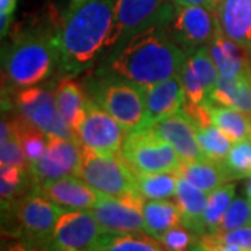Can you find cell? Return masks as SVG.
<instances>
[{"label":"cell","instance_id":"cell-46","mask_svg":"<svg viewBox=\"0 0 251 251\" xmlns=\"http://www.w3.org/2000/svg\"><path fill=\"white\" fill-rule=\"evenodd\" d=\"M209 1H211V9H212V10H214V11H215L216 7L219 6V3H221L222 0H209Z\"/></svg>","mask_w":251,"mask_h":251},{"label":"cell","instance_id":"cell-24","mask_svg":"<svg viewBox=\"0 0 251 251\" xmlns=\"http://www.w3.org/2000/svg\"><path fill=\"white\" fill-rule=\"evenodd\" d=\"M177 175L205 193H211L229 181L222 163L211 161L183 162Z\"/></svg>","mask_w":251,"mask_h":251},{"label":"cell","instance_id":"cell-33","mask_svg":"<svg viewBox=\"0 0 251 251\" xmlns=\"http://www.w3.org/2000/svg\"><path fill=\"white\" fill-rule=\"evenodd\" d=\"M222 168L229 181L242 180L251 175V140L232 144V148L222 162Z\"/></svg>","mask_w":251,"mask_h":251},{"label":"cell","instance_id":"cell-1","mask_svg":"<svg viewBox=\"0 0 251 251\" xmlns=\"http://www.w3.org/2000/svg\"><path fill=\"white\" fill-rule=\"evenodd\" d=\"M59 72L75 77L88 70L109 46L117 45L120 31L115 16V0H88L70 7L59 32Z\"/></svg>","mask_w":251,"mask_h":251},{"label":"cell","instance_id":"cell-30","mask_svg":"<svg viewBox=\"0 0 251 251\" xmlns=\"http://www.w3.org/2000/svg\"><path fill=\"white\" fill-rule=\"evenodd\" d=\"M34 188L29 171H23L13 166L0 168V196L1 206H7Z\"/></svg>","mask_w":251,"mask_h":251},{"label":"cell","instance_id":"cell-45","mask_svg":"<svg viewBox=\"0 0 251 251\" xmlns=\"http://www.w3.org/2000/svg\"><path fill=\"white\" fill-rule=\"evenodd\" d=\"M85 1H88V0H72L70 7H77V6H81V4H82V3H85Z\"/></svg>","mask_w":251,"mask_h":251},{"label":"cell","instance_id":"cell-14","mask_svg":"<svg viewBox=\"0 0 251 251\" xmlns=\"http://www.w3.org/2000/svg\"><path fill=\"white\" fill-rule=\"evenodd\" d=\"M143 197H112L102 194L91 211L106 233H145Z\"/></svg>","mask_w":251,"mask_h":251},{"label":"cell","instance_id":"cell-41","mask_svg":"<svg viewBox=\"0 0 251 251\" xmlns=\"http://www.w3.org/2000/svg\"><path fill=\"white\" fill-rule=\"evenodd\" d=\"M173 1H175V4H183V6H188V4H193V6H205L208 9H211V1L209 0H173Z\"/></svg>","mask_w":251,"mask_h":251},{"label":"cell","instance_id":"cell-35","mask_svg":"<svg viewBox=\"0 0 251 251\" xmlns=\"http://www.w3.org/2000/svg\"><path fill=\"white\" fill-rule=\"evenodd\" d=\"M251 225V202L247 197H234L227 211L225 212L215 233H226Z\"/></svg>","mask_w":251,"mask_h":251},{"label":"cell","instance_id":"cell-28","mask_svg":"<svg viewBox=\"0 0 251 251\" xmlns=\"http://www.w3.org/2000/svg\"><path fill=\"white\" fill-rule=\"evenodd\" d=\"M11 122H13L16 133H17L18 138L21 141L28 163L31 166L35 162L39 161L42 158V155L45 153L49 137L42 130H39L36 126L31 125L29 122H27L20 115L11 117Z\"/></svg>","mask_w":251,"mask_h":251},{"label":"cell","instance_id":"cell-22","mask_svg":"<svg viewBox=\"0 0 251 251\" xmlns=\"http://www.w3.org/2000/svg\"><path fill=\"white\" fill-rule=\"evenodd\" d=\"M211 102L239 109L251 116V72L239 78H224L219 75L215 90L211 94Z\"/></svg>","mask_w":251,"mask_h":251},{"label":"cell","instance_id":"cell-38","mask_svg":"<svg viewBox=\"0 0 251 251\" xmlns=\"http://www.w3.org/2000/svg\"><path fill=\"white\" fill-rule=\"evenodd\" d=\"M200 236L180 224L158 240L165 251H194Z\"/></svg>","mask_w":251,"mask_h":251},{"label":"cell","instance_id":"cell-4","mask_svg":"<svg viewBox=\"0 0 251 251\" xmlns=\"http://www.w3.org/2000/svg\"><path fill=\"white\" fill-rule=\"evenodd\" d=\"M66 209L31 190L13 204L1 206L3 233L25 242L36 250H46L54 226Z\"/></svg>","mask_w":251,"mask_h":251},{"label":"cell","instance_id":"cell-15","mask_svg":"<svg viewBox=\"0 0 251 251\" xmlns=\"http://www.w3.org/2000/svg\"><path fill=\"white\" fill-rule=\"evenodd\" d=\"M150 128L171 144L183 162L208 161L198 143L197 126L186 113L165 117Z\"/></svg>","mask_w":251,"mask_h":251},{"label":"cell","instance_id":"cell-37","mask_svg":"<svg viewBox=\"0 0 251 251\" xmlns=\"http://www.w3.org/2000/svg\"><path fill=\"white\" fill-rule=\"evenodd\" d=\"M198 246L214 247V246H237L244 250L251 251V226L240 227L226 233H206L200 236Z\"/></svg>","mask_w":251,"mask_h":251},{"label":"cell","instance_id":"cell-50","mask_svg":"<svg viewBox=\"0 0 251 251\" xmlns=\"http://www.w3.org/2000/svg\"><path fill=\"white\" fill-rule=\"evenodd\" d=\"M250 226H251V225H250Z\"/></svg>","mask_w":251,"mask_h":251},{"label":"cell","instance_id":"cell-19","mask_svg":"<svg viewBox=\"0 0 251 251\" xmlns=\"http://www.w3.org/2000/svg\"><path fill=\"white\" fill-rule=\"evenodd\" d=\"M208 49L221 77L239 78L251 72L250 50L222 34H216Z\"/></svg>","mask_w":251,"mask_h":251},{"label":"cell","instance_id":"cell-48","mask_svg":"<svg viewBox=\"0 0 251 251\" xmlns=\"http://www.w3.org/2000/svg\"><path fill=\"white\" fill-rule=\"evenodd\" d=\"M39 251H48V250H45V249H44V250H39Z\"/></svg>","mask_w":251,"mask_h":251},{"label":"cell","instance_id":"cell-2","mask_svg":"<svg viewBox=\"0 0 251 251\" xmlns=\"http://www.w3.org/2000/svg\"><path fill=\"white\" fill-rule=\"evenodd\" d=\"M186 59V52L172 41L165 28H151L116 48L108 72L145 88L179 77Z\"/></svg>","mask_w":251,"mask_h":251},{"label":"cell","instance_id":"cell-36","mask_svg":"<svg viewBox=\"0 0 251 251\" xmlns=\"http://www.w3.org/2000/svg\"><path fill=\"white\" fill-rule=\"evenodd\" d=\"M179 80L183 85V90L186 92V99L191 103L201 105V106H211L214 105L209 99V95L206 94L202 82L200 81L197 74L194 72L193 66L188 62V57L186 59L184 64L181 66L179 73Z\"/></svg>","mask_w":251,"mask_h":251},{"label":"cell","instance_id":"cell-3","mask_svg":"<svg viewBox=\"0 0 251 251\" xmlns=\"http://www.w3.org/2000/svg\"><path fill=\"white\" fill-rule=\"evenodd\" d=\"M59 28L31 27L18 32L3 53V78L13 88H28L59 70Z\"/></svg>","mask_w":251,"mask_h":251},{"label":"cell","instance_id":"cell-27","mask_svg":"<svg viewBox=\"0 0 251 251\" xmlns=\"http://www.w3.org/2000/svg\"><path fill=\"white\" fill-rule=\"evenodd\" d=\"M94 251H165L145 233H105Z\"/></svg>","mask_w":251,"mask_h":251},{"label":"cell","instance_id":"cell-5","mask_svg":"<svg viewBox=\"0 0 251 251\" xmlns=\"http://www.w3.org/2000/svg\"><path fill=\"white\" fill-rule=\"evenodd\" d=\"M91 97L99 106L115 117L127 133L138 130L145 116L144 88L133 81L106 72L88 82Z\"/></svg>","mask_w":251,"mask_h":251},{"label":"cell","instance_id":"cell-21","mask_svg":"<svg viewBox=\"0 0 251 251\" xmlns=\"http://www.w3.org/2000/svg\"><path fill=\"white\" fill-rule=\"evenodd\" d=\"M54 97L60 115L77 134L85 116L90 99L87 97L84 87L78 81L73 80V77H64L57 84L54 90Z\"/></svg>","mask_w":251,"mask_h":251},{"label":"cell","instance_id":"cell-34","mask_svg":"<svg viewBox=\"0 0 251 251\" xmlns=\"http://www.w3.org/2000/svg\"><path fill=\"white\" fill-rule=\"evenodd\" d=\"M187 57L188 62L193 66L194 72L197 74L200 81L202 82L206 94L209 95V99H211V94L215 90L216 81L219 78V73H218L215 63L211 57L208 46L200 48L196 52L187 54Z\"/></svg>","mask_w":251,"mask_h":251},{"label":"cell","instance_id":"cell-32","mask_svg":"<svg viewBox=\"0 0 251 251\" xmlns=\"http://www.w3.org/2000/svg\"><path fill=\"white\" fill-rule=\"evenodd\" d=\"M197 138L202 153L208 161L222 163L232 148V141L221 128L209 123L197 127Z\"/></svg>","mask_w":251,"mask_h":251},{"label":"cell","instance_id":"cell-10","mask_svg":"<svg viewBox=\"0 0 251 251\" xmlns=\"http://www.w3.org/2000/svg\"><path fill=\"white\" fill-rule=\"evenodd\" d=\"M173 0H115V16L120 31L117 48L151 28H166L175 14Z\"/></svg>","mask_w":251,"mask_h":251},{"label":"cell","instance_id":"cell-18","mask_svg":"<svg viewBox=\"0 0 251 251\" xmlns=\"http://www.w3.org/2000/svg\"><path fill=\"white\" fill-rule=\"evenodd\" d=\"M215 16L219 34L250 49L251 0H222Z\"/></svg>","mask_w":251,"mask_h":251},{"label":"cell","instance_id":"cell-17","mask_svg":"<svg viewBox=\"0 0 251 251\" xmlns=\"http://www.w3.org/2000/svg\"><path fill=\"white\" fill-rule=\"evenodd\" d=\"M145 116L140 128H150L165 117L179 113L186 100V92L179 77L156 82L144 88Z\"/></svg>","mask_w":251,"mask_h":251},{"label":"cell","instance_id":"cell-26","mask_svg":"<svg viewBox=\"0 0 251 251\" xmlns=\"http://www.w3.org/2000/svg\"><path fill=\"white\" fill-rule=\"evenodd\" d=\"M137 190L144 200H169L176 197L177 173H138L134 172Z\"/></svg>","mask_w":251,"mask_h":251},{"label":"cell","instance_id":"cell-8","mask_svg":"<svg viewBox=\"0 0 251 251\" xmlns=\"http://www.w3.org/2000/svg\"><path fill=\"white\" fill-rule=\"evenodd\" d=\"M14 105L20 116L36 126L48 137L78 140L75 131L66 123L59 112L54 91L36 85L23 88L16 94Z\"/></svg>","mask_w":251,"mask_h":251},{"label":"cell","instance_id":"cell-12","mask_svg":"<svg viewBox=\"0 0 251 251\" xmlns=\"http://www.w3.org/2000/svg\"><path fill=\"white\" fill-rule=\"evenodd\" d=\"M127 131L92 98L88 99L85 116L77 131L81 145L102 155L120 153Z\"/></svg>","mask_w":251,"mask_h":251},{"label":"cell","instance_id":"cell-43","mask_svg":"<svg viewBox=\"0 0 251 251\" xmlns=\"http://www.w3.org/2000/svg\"><path fill=\"white\" fill-rule=\"evenodd\" d=\"M0 21H1V25H0V32H1V38L7 35V31H9L10 23H11V16L7 14H0Z\"/></svg>","mask_w":251,"mask_h":251},{"label":"cell","instance_id":"cell-42","mask_svg":"<svg viewBox=\"0 0 251 251\" xmlns=\"http://www.w3.org/2000/svg\"><path fill=\"white\" fill-rule=\"evenodd\" d=\"M3 251H39V250H36V249H34V247H31L29 244H27L25 242H17V243H14V244H11V246H9L6 250H3Z\"/></svg>","mask_w":251,"mask_h":251},{"label":"cell","instance_id":"cell-44","mask_svg":"<svg viewBox=\"0 0 251 251\" xmlns=\"http://www.w3.org/2000/svg\"><path fill=\"white\" fill-rule=\"evenodd\" d=\"M246 197L251 202V175L247 177V183H246Z\"/></svg>","mask_w":251,"mask_h":251},{"label":"cell","instance_id":"cell-25","mask_svg":"<svg viewBox=\"0 0 251 251\" xmlns=\"http://www.w3.org/2000/svg\"><path fill=\"white\" fill-rule=\"evenodd\" d=\"M211 122L229 137L232 143L250 138L251 116L230 106L212 105Z\"/></svg>","mask_w":251,"mask_h":251},{"label":"cell","instance_id":"cell-40","mask_svg":"<svg viewBox=\"0 0 251 251\" xmlns=\"http://www.w3.org/2000/svg\"><path fill=\"white\" fill-rule=\"evenodd\" d=\"M17 7V0H0V14L13 16Z\"/></svg>","mask_w":251,"mask_h":251},{"label":"cell","instance_id":"cell-49","mask_svg":"<svg viewBox=\"0 0 251 251\" xmlns=\"http://www.w3.org/2000/svg\"><path fill=\"white\" fill-rule=\"evenodd\" d=\"M250 140H251V131H250Z\"/></svg>","mask_w":251,"mask_h":251},{"label":"cell","instance_id":"cell-20","mask_svg":"<svg viewBox=\"0 0 251 251\" xmlns=\"http://www.w3.org/2000/svg\"><path fill=\"white\" fill-rule=\"evenodd\" d=\"M208 194L201 188L196 187L186 179L180 177L176 191V204L179 206L181 225L198 236L206 234L205 215Z\"/></svg>","mask_w":251,"mask_h":251},{"label":"cell","instance_id":"cell-23","mask_svg":"<svg viewBox=\"0 0 251 251\" xmlns=\"http://www.w3.org/2000/svg\"><path fill=\"white\" fill-rule=\"evenodd\" d=\"M145 234L159 240L172 227L181 224L179 206L169 200H145L143 205Z\"/></svg>","mask_w":251,"mask_h":251},{"label":"cell","instance_id":"cell-7","mask_svg":"<svg viewBox=\"0 0 251 251\" xmlns=\"http://www.w3.org/2000/svg\"><path fill=\"white\" fill-rule=\"evenodd\" d=\"M120 153L138 173H177L183 163L171 144L151 128L127 133Z\"/></svg>","mask_w":251,"mask_h":251},{"label":"cell","instance_id":"cell-9","mask_svg":"<svg viewBox=\"0 0 251 251\" xmlns=\"http://www.w3.org/2000/svg\"><path fill=\"white\" fill-rule=\"evenodd\" d=\"M166 32L186 54L211 45L218 34L215 11L205 6L176 4Z\"/></svg>","mask_w":251,"mask_h":251},{"label":"cell","instance_id":"cell-13","mask_svg":"<svg viewBox=\"0 0 251 251\" xmlns=\"http://www.w3.org/2000/svg\"><path fill=\"white\" fill-rule=\"evenodd\" d=\"M82 161V145L78 140L49 137L42 158L29 166L34 188L50 180L78 176Z\"/></svg>","mask_w":251,"mask_h":251},{"label":"cell","instance_id":"cell-16","mask_svg":"<svg viewBox=\"0 0 251 251\" xmlns=\"http://www.w3.org/2000/svg\"><path fill=\"white\" fill-rule=\"evenodd\" d=\"M34 190L63 209H92L102 196L78 176L50 180Z\"/></svg>","mask_w":251,"mask_h":251},{"label":"cell","instance_id":"cell-11","mask_svg":"<svg viewBox=\"0 0 251 251\" xmlns=\"http://www.w3.org/2000/svg\"><path fill=\"white\" fill-rule=\"evenodd\" d=\"M105 233L91 209H66L54 226L46 250L94 251Z\"/></svg>","mask_w":251,"mask_h":251},{"label":"cell","instance_id":"cell-47","mask_svg":"<svg viewBox=\"0 0 251 251\" xmlns=\"http://www.w3.org/2000/svg\"><path fill=\"white\" fill-rule=\"evenodd\" d=\"M249 50H250V57H251V46H250V49H249Z\"/></svg>","mask_w":251,"mask_h":251},{"label":"cell","instance_id":"cell-39","mask_svg":"<svg viewBox=\"0 0 251 251\" xmlns=\"http://www.w3.org/2000/svg\"><path fill=\"white\" fill-rule=\"evenodd\" d=\"M194 251H249L244 250L242 247L237 246H214V247H201V246H196Z\"/></svg>","mask_w":251,"mask_h":251},{"label":"cell","instance_id":"cell-29","mask_svg":"<svg viewBox=\"0 0 251 251\" xmlns=\"http://www.w3.org/2000/svg\"><path fill=\"white\" fill-rule=\"evenodd\" d=\"M0 163L1 166H13L23 171H29L25 152L18 138L11 117H1V135H0Z\"/></svg>","mask_w":251,"mask_h":251},{"label":"cell","instance_id":"cell-31","mask_svg":"<svg viewBox=\"0 0 251 251\" xmlns=\"http://www.w3.org/2000/svg\"><path fill=\"white\" fill-rule=\"evenodd\" d=\"M234 196H236V184L233 181H227L208 194L205 215H204L206 233H215L218 225L221 224L225 212L227 211L229 205L234 200Z\"/></svg>","mask_w":251,"mask_h":251},{"label":"cell","instance_id":"cell-6","mask_svg":"<svg viewBox=\"0 0 251 251\" xmlns=\"http://www.w3.org/2000/svg\"><path fill=\"white\" fill-rule=\"evenodd\" d=\"M78 177L105 196L141 197L137 190L134 171L122 153L102 155L82 147Z\"/></svg>","mask_w":251,"mask_h":251}]
</instances>
